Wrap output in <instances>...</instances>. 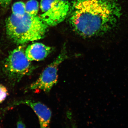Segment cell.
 Returning a JSON list of instances; mask_svg holds the SVG:
<instances>
[{
  "label": "cell",
  "instance_id": "obj_13",
  "mask_svg": "<svg viewBox=\"0 0 128 128\" xmlns=\"http://www.w3.org/2000/svg\"><path fill=\"white\" fill-rule=\"evenodd\" d=\"M55 2L58 3H65L69 2L68 0H55Z\"/></svg>",
  "mask_w": 128,
  "mask_h": 128
},
{
  "label": "cell",
  "instance_id": "obj_9",
  "mask_svg": "<svg viewBox=\"0 0 128 128\" xmlns=\"http://www.w3.org/2000/svg\"><path fill=\"white\" fill-rule=\"evenodd\" d=\"M55 0H41L40 8L42 11L44 13L48 12L52 7Z\"/></svg>",
  "mask_w": 128,
  "mask_h": 128
},
{
  "label": "cell",
  "instance_id": "obj_4",
  "mask_svg": "<svg viewBox=\"0 0 128 128\" xmlns=\"http://www.w3.org/2000/svg\"><path fill=\"white\" fill-rule=\"evenodd\" d=\"M68 57L66 51L63 49L58 57L44 70L38 80L30 85V89L42 90L47 92L50 91L57 83L59 66Z\"/></svg>",
  "mask_w": 128,
  "mask_h": 128
},
{
  "label": "cell",
  "instance_id": "obj_2",
  "mask_svg": "<svg viewBox=\"0 0 128 128\" xmlns=\"http://www.w3.org/2000/svg\"><path fill=\"white\" fill-rule=\"evenodd\" d=\"M48 27L41 17L26 13L22 16L12 14L6 22L8 36L17 44L42 39Z\"/></svg>",
  "mask_w": 128,
  "mask_h": 128
},
{
  "label": "cell",
  "instance_id": "obj_3",
  "mask_svg": "<svg viewBox=\"0 0 128 128\" xmlns=\"http://www.w3.org/2000/svg\"><path fill=\"white\" fill-rule=\"evenodd\" d=\"M34 69L22 46L10 52L3 63V72L9 80L14 82H18L24 76L29 75Z\"/></svg>",
  "mask_w": 128,
  "mask_h": 128
},
{
  "label": "cell",
  "instance_id": "obj_12",
  "mask_svg": "<svg viewBox=\"0 0 128 128\" xmlns=\"http://www.w3.org/2000/svg\"><path fill=\"white\" fill-rule=\"evenodd\" d=\"M17 127L18 128H25L26 126L22 121H19L17 124Z\"/></svg>",
  "mask_w": 128,
  "mask_h": 128
},
{
  "label": "cell",
  "instance_id": "obj_8",
  "mask_svg": "<svg viewBox=\"0 0 128 128\" xmlns=\"http://www.w3.org/2000/svg\"><path fill=\"white\" fill-rule=\"evenodd\" d=\"M12 14L18 16H22L26 13L25 4L22 2H18L14 3L12 7Z\"/></svg>",
  "mask_w": 128,
  "mask_h": 128
},
{
  "label": "cell",
  "instance_id": "obj_7",
  "mask_svg": "<svg viewBox=\"0 0 128 128\" xmlns=\"http://www.w3.org/2000/svg\"><path fill=\"white\" fill-rule=\"evenodd\" d=\"M38 2L36 0H30L25 4L26 13L36 16L39 9Z\"/></svg>",
  "mask_w": 128,
  "mask_h": 128
},
{
  "label": "cell",
  "instance_id": "obj_1",
  "mask_svg": "<svg viewBox=\"0 0 128 128\" xmlns=\"http://www.w3.org/2000/svg\"><path fill=\"white\" fill-rule=\"evenodd\" d=\"M69 22L80 36L91 38L112 32L122 16V0H74Z\"/></svg>",
  "mask_w": 128,
  "mask_h": 128
},
{
  "label": "cell",
  "instance_id": "obj_5",
  "mask_svg": "<svg viewBox=\"0 0 128 128\" xmlns=\"http://www.w3.org/2000/svg\"><path fill=\"white\" fill-rule=\"evenodd\" d=\"M25 104L29 106L37 114L39 120L40 127L48 128L51 120L52 113L50 109L44 104L39 102L31 100H25L16 102L14 105Z\"/></svg>",
  "mask_w": 128,
  "mask_h": 128
},
{
  "label": "cell",
  "instance_id": "obj_6",
  "mask_svg": "<svg viewBox=\"0 0 128 128\" xmlns=\"http://www.w3.org/2000/svg\"><path fill=\"white\" fill-rule=\"evenodd\" d=\"M52 48L44 44L36 43L29 45L25 50V54L30 61L43 60L52 52Z\"/></svg>",
  "mask_w": 128,
  "mask_h": 128
},
{
  "label": "cell",
  "instance_id": "obj_10",
  "mask_svg": "<svg viewBox=\"0 0 128 128\" xmlns=\"http://www.w3.org/2000/svg\"><path fill=\"white\" fill-rule=\"evenodd\" d=\"M6 88L2 84H0V103L3 102L8 95Z\"/></svg>",
  "mask_w": 128,
  "mask_h": 128
},
{
  "label": "cell",
  "instance_id": "obj_11",
  "mask_svg": "<svg viewBox=\"0 0 128 128\" xmlns=\"http://www.w3.org/2000/svg\"><path fill=\"white\" fill-rule=\"evenodd\" d=\"M12 0H0V4L4 8L7 7L10 4Z\"/></svg>",
  "mask_w": 128,
  "mask_h": 128
}]
</instances>
